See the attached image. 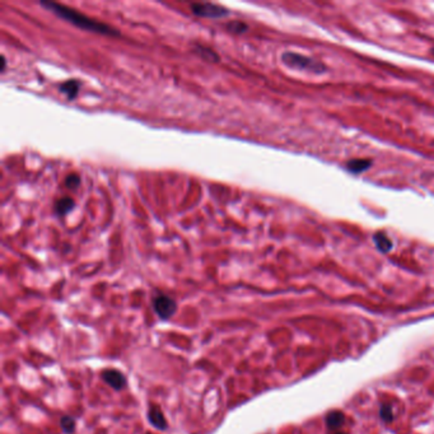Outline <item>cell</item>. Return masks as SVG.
<instances>
[{"mask_svg":"<svg viewBox=\"0 0 434 434\" xmlns=\"http://www.w3.org/2000/svg\"><path fill=\"white\" fill-rule=\"evenodd\" d=\"M374 246L380 252L389 253L392 250V241L385 232H376L373 236Z\"/></svg>","mask_w":434,"mask_h":434,"instance_id":"9","label":"cell"},{"mask_svg":"<svg viewBox=\"0 0 434 434\" xmlns=\"http://www.w3.org/2000/svg\"><path fill=\"white\" fill-rule=\"evenodd\" d=\"M60 427L64 433L73 434L76 431V420L73 419L72 416L64 415L60 419Z\"/></svg>","mask_w":434,"mask_h":434,"instance_id":"13","label":"cell"},{"mask_svg":"<svg viewBox=\"0 0 434 434\" xmlns=\"http://www.w3.org/2000/svg\"><path fill=\"white\" fill-rule=\"evenodd\" d=\"M41 5L45 6L46 9H48L50 12L55 13L57 17L70 22L76 27L81 28V30L91 31V32H96V34L101 35H107V36H118L120 35L118 31L107 26V24L94 21V19L89 18L87 15L77 12L76 9L68 8L63 4L55 3V1H41Z\"/></svg>","mask_w":434,"mask_h":434,"instance_id":"1","label":"cell"},{"mask_svg":"<svg viewBox=\"0 0 434 434\" xmlns=\"http://www.w3.org/2000/svg\"><path fill=\"white\" fill-rule=\"evenodd\" d=\"M5 69V57H1V72H4Z\"/></svg>","mask_w":434,"mask_h":434,"instance_id":"17","label":"cell"},{"mask_svg":"<svg viewBox=\"0 0 434 434\" xmlns=\"http://www.w3.org/2000/svg\"><path fill=\"white\" fill-rule=\"evenodd\" d=\"M380 416L381 419L385 423H390L394 420V411H392V407L390 405L385 404L380 407Z\"/></svg>","mask_w":434,"mask_h":434,"instance_id":"15","label":"cell"},{"mask_svg":"<svg viewBox=\"0 0 434 434\" xmlns=\"http://www.w3.org/2000/svg\"><path fill=\"white\" fill-rule=\"evenodd\" d=\"M332 434H348V433H345V432H335V433Z\"/></svg>","mask_w":434,"mask_h":434,"instance_id":"18","label":"cell"},{"mask_svg":"<svg viewBox=\"0 0 434 434\" xmlns=\"http://www.w3.org/2000/svg\"><path fill=\"white\" fill-rule=\"evenodd\" d=\"M227 28H228V31L233 32V34L239 35L244 34L248 30V26L242 21H232L227 24Z\"/></svg>","mask_w":434,"mask_h":434,"instance_id":"14","label":"cell"},{"mask_svg":"<svg viewBox=\"0 0 434 434\" xmlns=\"http://www.w3.org/2000/svg\"><path fill=\"white\" fill-rule=\"evenodd\" d=\"M432 54L434 55V48H432Z\"/></svg>","mask_w":434,"mask_h":434,"instance_id":"19","label":"cell"},{"mask_svg":"<svg viewBox=\"0 0 434 434\" xmlns=\"http://www.w3.org/2000/svg\"><path fill=\"white\" fill-rule=\"evenodd\" d=\"M193 14L202 18H223L229 14L228 9L224 6L217 5L213 3H196L191 5Z\"/></svg>","mask_w":434,"mask_h":434,"instance_id":"4","label":"cell"},{"mask_svg":"<svg viewBox=\"0 0 434 434\" xmlns=\"http://www.w3.org/2000/svg\"><path fill=\"white\" fill-rule=\"evenodd\" d=\"M325 423L330 431H336L345 423V414L339 410L329 411L325 418Z\"/></svg>","mask_w":434,"mask_h":434,"instance_id":"8","label":"cell"},{"mask_svg":"<svg viewBox=\"0 0 434 434\" xmlns=\"http://www.w3.org/2000/svg\"><path fill=\"white\" fill-rule=\"evenodd\" d=\"M101 377L115 391H120V390H122L126 386V378H125V376L121 372L116 371V369H106V371L102 372Z\"/></svg>","mask_w":434,"mask_h":434,"instance_id":"5","label":"cell"},{"mask_svg":"<svg viewBox=\"0 0 434 434\" xmlns=\"http://www.w3.org/2000/svg\"><path fill=\"white\" fill-rule=\"evenodd\" d=\"M195 51L197 52V54H199L200 56L204 57V59H205V60H208V61H214V63H217V61L219 60V56H218V55H217V52L213 51L211 48L205 47V46L197 45L195 47Z\"/></svg>","mask_w":434,"mask_h":434,"instance_id":"12","label":"cell"},{"mask_svg":"<svg viewBox=\"0 0 434 434\" xmlns=\"http://www.w3.org/2000/svg\"><path fill=\"white\" fill-rule=\"evenodd\" d=\"M153 310L160 320H169L177 311V303L167 294H157L153 298Z\"/></svg>","mask_w":434,"mask_h":434,"instance_id":"3","label":"cell"},{"mask_svg":"<svg viewBox=\"0 0 434 434\" xmlns=\"http://www.w3.org/2000/svg\"><path fill=\"white\" fill-rule=\"evenodd\" d=\"M74 208V200L72 197H63V199L57 200L56 205H55V210L59 215H65L67 213H69L72 209Z\"/></svg>","mask_w":434,"mask_h":434,"instance_id":"11","label":"cell"},{"mask_svg":"<svg viewBox=\"0 0 434 434\" xmlns=\"http://www.w3.org/2000/svg\"><path fill=\"white\" fill-rule=\"evenodd\" d=\"M148 419L149 423L153 425L154 428L159 429V431H164L167 429V420L163 415V413L160 411V409L156 405H151L148 410Z\"/></svg>","mask_w":434,"mask_h":434,"instance_id":"6","label":"cell"},{"mask_svg":"<svg viewBox=\"0 0 434 434\" xmlns=\"http://www.w3.org/2000/svg\"><path fill=\"white\" fill-rule=\"evenodd\" d=\"M79 184H80V177H79L78 175H76V173L69 175L67 177V180H65V186H67L68 189H72V190L77 189V187L79 186Z\"/></svg>","mask_w":434,"mask_h":434,"instance_id":"16","label":"cell"},{"mask_svg":"<svg viewBox=\"0 0 434 434\" xmlns=\"http://www.w3.org/2000/svg\"><path fill=\"white\" fill-rule=\"evenodd\" d=\"M281 60L285 65L289 68L301 70H310L314 73H323L326 70V67L321 61H317L312 57H308L306 55L297 54V52L286 51L281 55Z\"/></svg>","mask_w":434,"mask_h":434,"instance_id":"2","label":"cell"},{"mask_svg":"<svg viewBox=\"0 0 434 434\" xmlns=\"http://www.w3.org/2000/svg\"><path fill=\"white\" fill-rule=\"evenodd\" d=\"M372 160L365 159V158H355V159L348 160L347 164H345V168L353 173V175H359V173H363L367 169L371 168Z\"/></svg>","mask_w":434,"mask_h":434,"instance_id":"7","label":"cell"},{"mask_svg":"<svg viewBox=\"0 0 434 434\" xmlns=\"http://www.w3.org/2000/svg\"><path fill=\"white\" fill-rule=\"evenodd\" d=\"M80 83L78 80H67L60 85V92L67 96L68 100H74L78 96Z\"/></svg>","mask_w":434,"mask_h":434,"instance_id":"10","label":"cell"}]
</instances>
